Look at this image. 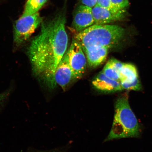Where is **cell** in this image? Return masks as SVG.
Segmentation results:
<instances>
[{"instance_id":"cell-1","label":"cell","mask_w":152,"mask_h":152,"mask_svg":"<svg viewBox=\"0 0 152 152\" xmlns=\"http://www.w3.org/2000/svg\"><path fill=\"white\" fill-rule=\"evenodd\" d=\"M66 20L64 11L53 20L42 22L41 31L34 38L28 49L34 75L50 90L57 86L55 72L67 51Z\"/></svg>"},{"instance_id":"cell-2","label":"cell","mask_w":152,"mask_h":152,"mask_svg":"<svg viewBox=\"0 0 152 152\" xmlns=\"http://www.w3.org/2000/svg\"><path fill=\"white\" fill-rule=\"evenodd\" d=\"M140 132V124L131 109L128 95L126 94L121 95L115 102L113 125L105 141L137 137Z\"/></svg>"},{"instance_id":"cell-3","label":"cell","mask_w":152,"mask_h":152,"mask_svg":"<svg viewBox=\"0 0 152 152\" xmlns=\"http://www.w3.org/2000/svg\"><path fill=\"white\" fill-rule=\"evenodd\" d=\"M125 29L121 26L108 24H94L77 34L75 39L83 50L94 47L111 48L124 37Z\"/></svg>"},{"instance_id":"cell-4","label":"cell","mask_w":152,"mask_h":152,"mask_svg":"<svg viewBox=\"0 0 152 152\" xmlns=\"http://www.w3.org/2000/svg\"><path fill=\"white\" fill-rule=\"evenodd\" d=\"M42 22V18L39 13L21 16L17 20L14 26V40L17 46L27 40Z\"/></svg>"},{"instance_id":"cell-5","label":"cell","mask_w":152,"mask_h":152,"mask_svg":"<svg viewBox=\"0 0 152 152\" xmlns=\"http://www.w3.org/2000/svg\"><path fill=\"white\" fill-rule=\"evenodd\" d=\"M68 60L75 79L81 78L87 66V59L80 43L73 38L67 50Z\"/></svg>"},{"instance_id":"cell-6","label":"cell","mask_w":152,"mask_h":152,"mask_svg":"<svg viewBox=\"0 0 152 152\" xmlns=\"http://www.w3.org/2000/svg\"><path fill=\"white\" fill-rule=\"evenodd\" d=\"M119 76L123 90L138 91L141 90V85L139 80L137 71L134 65L124 63Z\"/></svg>"},{"instance_id":"cell-7","label":"cell","mask_w":152,"mask_h":152,"mask_svg":"<svg viewBox=\"0 0 152 152\" xmlns=\"http://www.w3.org/2000/svg\"><path fill=\"white\" fill-rule=\"evenodd\" d=\"M75 79L69 65L67 50L56 68L55 74V81L57 85H59L64 91Z\"/></svg>"},{"instance_id":"cell-8","label":"cell","mask_w":152,"mask_h":152,"mask_svg":"<svg viewBox=\"0 0 152 152\" xmlns=\"http://www.w3.org/2000/svg\"><path fill=\"white\" fill-rule=\"evenodd\" d=\"M94 24H107L123 20L125 18V9L115 12L96 4L92 8Z\"/></svg>"},{"instance_id":"cell-9","label":"cell","mask_w":152,"mask_h":152,"mask_svg":"<svg viewBox=\"0 0 152 152\" xmlns=\"http://www.w3.org/2000/svg\"><path fill=\"white\" fill-rule=\"evenodd\" d=\"M94 24L92 8L84 5L80 6L74 16L73 26L78 32H80Z\"/></svg>"},{"instance_id":"cell-10","label":"cell","mask_w":152,"mask_h":152,"mask_svg":"<svg viewBox=\"0 0 152 152\" xmlns=\"http://www.w3.org/2000/svg\"><path fill=\"white\" fill-rule=\"evenodd\" d=\"M96 90L104 93H112L123 90L119 82L108 77L102 72L97 75L92 82Z\"/></svg>"},{"instance_id":"cell-11","label":"cell","mask_w":152,"mask_h":152,"mask_svg":"<svg viewBox=\"0 0 152 152\" xmlns=\"http://www.w3.org/2000/svg\"><path fill=\"white\" fill-rule=\"evenodd\" d=\"M109 49L102 47L92 48L83 50L89 65L96 67L102 64L107 58Z\"/></svg>"},{"instance_id":"cell-12","label":"cell","mask_w":152,"mask_h":152,"mask_svg":"<svg viewBox=\"0 0 152 152\" xmlns=\"http://www.w3.org/2000/svg\"><path fill=\"white\" fill-rule=\"evenodd\" d=\"M47 0H27L22 16L36 14L47 2Z\"/></svg>"},{"instance_id":"cell-13","label":"cell","mask_w":152,"mask_h":152,"mask_svg":"<svg viewBox=\"0 0 152 152\" xmlns=\"http://www.w3.org/2000/svg\"><path fill=\"white\" fill-rule=\"evenodd\" d=\"M102 72L108 77L120 82L119 74L110 60L104 66Z\"/></svg>"},{"instance_id":"cell-14","label":"cell","mask_w":152,"mask_h":152,"mask_svg":"<svg viewBox=\"0 0 152 152\" xmlns=\"http://www.w3.org/2000/svg\"><path fill=\"white\" fill-rule=\"evenodd\" d=\"M97 4L115 12H118L123 10L115 7L110 0H97Z\"/></svg>"},{"instance_id":"cell-15","label":"cell","mask_w":152,"mask_h":152,"mask_svg":"<svg viewBox=\"0 0 152 152\" xmlns=\"http://www.w3.org/2000/svg\"><path fill=\"white\" fill-rule=\"evenodd\" d=\"M110 1L120 10L125 9L129 5L128 0H110Z\"/></svg>"},{"instance_id":"cell-16","label":"cell","mask_w":152,"mask_h":152,"mask_svg":"<svg viewBox=\"0 0 152 152\" xmlns=\"http://www.w3.org/2000/svg\"><path fill=\"white\" fill-rule=\"evenodd\" d=\"M83 5L93 8L97 4V0H81Z\"/></svg>"},{"instance_id":"cell-17","label":"cell","mask_w":152,"mask_h":152,"mask_svg":"<svg viewBox=\"0 0 152 152\" xmlns=\"http://www.w3.org/2000/svg\"><path fill=\"white\" fill-rule=\"evenodd\" d=\"M10 91L7 90L0 94V104L6 99L10 94Z\"/></svg>"},{"instance_id":"cell-18","label":"cell","mask_w":152,"mask_h":152,"mask_svg":"<svg viewBox=\"0 0 152 152\" xmlns=\"http://www.w3.org/2000/svg\"><path fill=\"white\" fill-rule=\"evenodd\" d=\"M34 152H59V151H37Z\"/></svg>"}]
</instances>
